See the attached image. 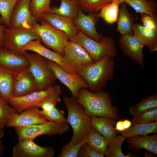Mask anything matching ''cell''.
I'll return each instance as SVG.
<instances>
[{
    "label": "cell",
    "mask_w": 157,
    "mask_h": 157,
    "mask_svg": "<svg viewBox=\"0 0 157 157\" xmlns=\"http://www.w3.org/2000/svg\"><path fill=\"white\" fill-rule=\"evenodd\" d=\"M18 0H0V15L4 24L8 27L10 16Z\"/></svg>",
    "instance_id": "36"
},
{
    "label": "cell",
    "mask_w": 157,
    "mask_h": 157,
    "mask_svg": "<svg viewBox=\"0 0 157 157\" xmlns=\"http://www.w3.org/2000/svg\"><path fill=\"white\" fill-rule=\"evenodd\" d=\"M63 56L76 73L81 67L94 62L82 47L76 42L70 40H68L64 47Z\"/></svg>",
    "instance_id": "9"
},
{
    "label": "cell",
    "mask_w": 157,
    "mask_h": 157,
    "mask_svg": "<svg viewBox=\"0 0 157 157\" xmlns=\"http://www.w3.org/2000/svg\"><path fill=\"white\" fill-rule=\"evenodd\" d=\"M124 2L137 13H147L151 17H157L156 3L153 0H124Z\"/></svg>",
    "instance_id": "29"
},
{
    "label": "cell",
    "mask_w": 157,
    "mask_h": 157,
    "mask_svg": "<svg viewBox=\"0 0 157 157\" xmlns=\"http://www.w3.org/2000/svg\"><path fill=\"white\" fill-rule=\"evenodd\" d=\"M54 85L44 90L36 91L26 95L13 97L8 101L9 104L13 108L17 113L31 107L38 106L40 102L53 90Z\"/></svg>",
    "instance_id": "17"
},
{
    "label": "cell",
    "mask_w": 157,
    "mask_h": 157,
    "mask_svg": "<svg viewBox=\"0 0 157 157\" xmlns=\"http://www.w3.org/2000/svg\"><path fill=\"white\" fill-rule=\"evenodd\" d=\"M47 61L49 67L53 72L56 79L67 87L71 92L72 97L76 98L81 88H89L87 83L77 73L67 72L55 62L48 59Z\"/></svg>",
    "instance_id": "10"
},
{
    "label": "cell",
    "mask_w": 157,
    "mask_h": 157,
    "mask_svg": "<svg viewBox=\"0 0 157 157\" xmlns=\"http://www.w3.org/2000/svg\"><path fill=\"white\" fill-rule=\"evenodd\" d=\"M117 131L126 138L135 135L146 136L151 133H157V121L148 123L137 124L123 131Z\"/></svg>",
    "instance_id": "27"
},
{
    "label": "cell",
    "mask_w": 157,
    "mask_h": 157,
    "mask_svg": "<svg viewBox=\"0 0 157 157\" xmlns=\"http://www.w3.org/2000/svg\"><path fill=\"white\" fill-rule=\"evenodd\" d=\"M119 42L124 54L141 67H145L143 51L144 46L133 35H122L119 39Z\"/></svg>",
    "instance_id": "15"
},
{
    "label": "cell",
    "mask_w": 157,
    "mask_h": 157,
    "mask_svg": "<svg viewBox=\"0 0 157 157\" xmlns=\"http://www.w3.org/2000/svg\"><path fill=\"white\" fill-rule=\"evenodd\" d=\"M4 24H0V47H3L4 37V31L6 28Z\"/></svg>",
    "instance_id": "43"
},
{
    "label": "cell",
    "mask_w": 157,
    "mask_h": 157,
    "mask_svg": "<svg viewBox=\"0 0 157 157\" xmlns=\"http://www.w3.org/2000/svg\"><path fill=\"white\" fill-rule=\"evenodd\" d=\"M18 72L0 66V97L7 101L13 97V85Z\"/></svg>",
    "instance_id": "24"
},
{
    "label": "cell",
    "mask_w": 157,
    "mask_h": 157,
    "mask_svg": "<svg viewBox=\"0 0 157 157\" xmlns=\"http://www.w3.org/2000/svg\"><path fill=\"white\" fill-rule=\"evenodd\" d=\"M90 117H106L115 119L119 118L118 109L113 105L110 93L103 90L92 92L81 88L75 98Z\"/></svg>",
    "instance_id": "1"
},
{
    "label": "cell",
    "mask_w": 157,
    "mask_h": 157,
    "mask_svg": "<svg viewBox=\"0 0 157 157\" xmlns=\"http://www.w3.org/2000/svg\"><path fill=\"white\" fill-rule=\"evenodd\" d=\"M123 121L125 130L130 127L131 125V121L128 119H125Z\"/></svg>",
    "instance_id": "45"
},
{
    "label": "cell",
    "mask_w": 157,
    "mask_h": 157,
    "mask_svg": "<svg viewBox=\"0 0 157 157\" xmlns=\"http://www.w3.org/2000/svg\"><path fill=\"white\" fill-rule=\"evenodd\" d=\"M30 63L24 55L17 54L9 49L0 47V66L17 72L28 69Z\"/></svg>",
    "instance_id": "18"
},
{
    "label": "cell",
    "mask_w": 157,
    "mask_h": 157,
    "mask_svg": "<svg viewBox=\"0 0 157 157\" xmlns=\"http://www.w3.org/2000/svg\"><path fill=\"white\" fill-rule=\"evenodd\" d=\"M140 15L143 26L150 29L157 30V17L145 13H140Z\"/></svg>",
    "instance_id": "41"
},
{
    "label": "cell",
    "mask_w": 157,
    "mask_h": 157,
    "mask_svg": "<svg viewBox=\"0 0 157 157\" xmlns=\"http://www.w3.org/2000/svg\"><path fill=\"white\" fill-rule=\"evenodd\" d=\"M69 125L67 123L49 121L41 124L27 127L15 128L18 140L24 139L34 140L40 135H61L67 131Z\"/></svg>",
    "instance_id": "7"
},
{
    "label": "cell",
    "mask_w": 157,
    "mask_h": 157,
    "mask_svg": "<svg viewBox=\"0 0 157 157\" xmlns=\"http://www.w3.org/2000/svg\"><path fill=\"white\" fill-rule=\"evenodd\" d=\"M63 100L68 113L67 123L72 127L73 134L69 142L78 143L87 136L92 127L90 117L75 98L64 97Z\"/></svg>",
    "instance_id": "3"
},
{
    "label": "cell",
    "mask_w": 157,
    "mask_h": 157,
    "mask_svg": "<svg viewBox=\"0 0 157 157\" xmlns=\"http://www.w3.org/2000/svg\"><path fill=\"white\" fill-rule=\"evenodd\" d=\"M0 24H4L3 23V21L0 15Z\"/></svg>",
    "instance_id": "50"
},
{
    "label": "cell",
    "mask_w": 157,
    "mask_h": 157,
    "mask_svg": "<svg viewBox=\"0 0 157 157\" xmlns=\"http://www.w3.org/2000/svg\"><path fill=\"white\" fill-rule=\"evenodd\" d=\"M39 91L37 83L28 69L17 73L13 88V97L24 96Z\"/></svg>",
    "instance_id": "19"
},
{
    "label": "cell",
    "mask_w": 157,
    "mask_h": 157,
    "mask_svg": "<svg viewBox=\"0 0 157 157\" xmlns=\"http://www.w3.org/2000/svg\"><path fill=\"white\" fill-rule=\"evenodd\" d=\"M129 149L137 152L144 149L157 154V135H135L127 138L126 140Z\"/></svg>",
    "instance_id": "21"
},
{
    "label": "cell",
    "mask_w": 157,
    "mask_h": 157,
    "mask_svg": "<svg viewBox=\"0 0 157 157\" xmlns=\"http://www.w3.org/2000/svg\"><path fill=\"white\" fill-rule=\"evenodd\" d=\"M60 0V6L50 8L51 12L73 19L76 18L78 15L79 9L77 0Z\"/></svg>",
    "instance_id": "28"
},
{
    "label": "cell",
    "mask_w": 157,
    "mask_h": 157,
    "mask_svg": "<svg viewBox=\"0 0 157 157\" xmlns=\"http://www.w3.org/2000/svg\"><path fill=\"white\" fill-rule=\"evenodd\" d=\"M109 142L105 137L92 126L87 136V143L93 150L104 156Z\"/></svg>",
    "instance_id": "26"
},
{
    "label": "cell",
    "mask_w": 157,
    "mask_h": 157,
    "mask_svg": "<svg viewBox=\"0 0 157 157\" xmlns=\"http://www.w3.org/2000/svg\"><path fill=\"white\" fill-rule=\"evenodd\" d=\"M4 148L3 144L2 139L0 140V156L3 154L4 151Z\"/></svg>",
    "instance_id": "47"
},
{
    "label": "cell",
    "mask_w": 157,
    "mask_h": 157,
    "mask_svg": "<svg viewBox=\"0 0 157 157\" xmlns=\"http://www.w3.org/2000/svg\"><path fill=\"white\" fill-rule=\"evenodd\" d=\"M62 92L61 87L59 85H54L53 90L40 102L38 107L42 110L49 111L56 107L57 104L61 101L60 96Z\"/></svg>",
    "instance_id": "31"
},
{
    "label": "cell",
    "mask_w": 157,
    "mask_h": 157,
    "mask_svg": "<svg viewBox=\"0 0 157 157\" xmlns=\"http://www.w3.org/2000/svg\"><path fill=\"white\" fill-rule=\"evenodd\" d=\"M133 30V35L151 52L157 51V30L149 29L137 23L134 24Z\"/></svg>",
    "instance_id": "22"
},
{
    "label": "cell",
    "mask_w": 157,
    "mask_h": 157,
    "mask_svg": "<svg viewBox=\"0 0 157 157\" xmlns=\"http://www.w3.org/2000/svg\"><path fill=\"white\" fill-rule=\"evenodd\" d=\"M32 24L31 30L40 37L44 44L63 56L64 49L68 41V37L64 32L55 28L46 21L39 20Z\"/></svg>",
    "instance_id": "5"
},
{
    "label": "cell",
    "mask_w": 157,
    "mask_h": 157,
    "mask_svg": "<svg viewBox=\"0 0 157 157\" xmlns=\"http://www.w3.org/2000/svg\"><path fill=\"white\" fill-rule=\"evenodd\" d=\"M31 0H18L11 14L8 27L31 28L33 24L39 19L33 17L30 9Z\"/></svg>",
    "instance_id": "12"
},
{
    "label": "cell",
    "mask_w": 157,
    "mask_h": 157,
    "mask_svg": "<svg viewBox=\"0 0 157 157\" xmlns=\"http://www.w3.org/2000/svg\"><path fill=\"white\" fill-rule=\"evenodd\" d=\"M40 38L31 28H6L4 31L3 47L14 53L24 55L22 48L31 40Z\"/></svg>",
    "instance_id": "8"
},
{
    "label": "cell",
    "mask_w": 157,
    "mask_h": 157,
    "mask_svg": "<svg viewBox=\"0 0 157 157\" xmlns=\"http://www.w3.org/2000/svg\"><path fill=\"white\" fill-rule=\"evenodd\" d=\"M111 2L116 3L119 4H121L122 3L124 2V0H111Z\"/></svg>",
    "instance_id": "48"
},
{
    "label": "cell",
    "mask_w": 157,
    "mask_h": 157,
    "mask_svg": "<svg viewBox=\"0 0 157 157\" xmlns=\"http://www.w3.org/2000/svg\"><path fill=\"white\" fill-rule=\"evenodd\" d=\"M157 121V107L143 111L133 117L132 125L146 124Z\"/></svg>",
    "instance_id": "38"
},
{
    "label": "cell",
    "mask_w": 157,
    "mask_h": 157,
    "mask_svg": "<svg viewBox=\"0 0 157 157\" xmlns=\"http://www.w3.org/2000/svg\"><path fill=\"white\" fill-rule=\"evenodd\" d=\"M115 130L117 131H123L125 130L123 121H119L116 123Z\"/></svg>",
    "instance_id": "44"
},
{
    "label": "cell",
    "mask_w": 157,
    "mask_h": 157,
    "mask_svg": "<svg viewBox=\"0 0 157 157\" xmlns=\"http://www.w3.org/2000/svg\"><path fill=\"white\" fill-rule=\"evenodd\" d=\"M69 40L76 42L88 53L94 62L106 56L114 58L117 54L115 42L110 37L103 36L101 42H98L84 34L79 30L73 37Z\"/></svg>",
    "instance_id": "4"
},
{
    "label": "cell",
    "mask_w": 157,
    "mask_h": 157,
    "mask_svg": "<svg viewBox=\"0 0 157 157\" xmlns=\"http://www.w3.org/2000/svg\"><path fill=\"white\" fill-rule=\"evenodd\" d=\"M126 138L122 135L117 136L110 141L104 156L106 157H138L132 154L129 153L126 155L122 152V144Z\"/></svg>",
    "instance_id": "32"
},
{
    "label": "cell",
    "mask_w": 157,
    "mask_h": 157,
    "mask_svg": "<svg viewBox=\"0 0 157 157\" xmlns=\"http://www.w3.org/2000/svg\"><path fill=\"white\" fill-rule=\"evenodd\" d=\"M115 63L113 58L106 56L99 61L79 68L77 73L87 83L92 92L102 90L107 81L114 77Z\"/></svg>",
    "instance_id": "2"
},
{
    "label": "cell",
    "mask_w": 157,
    "mask_h": 157,
    "mask_svg": "<svg viewBox=\"0 0 157 157\" xmlns=\"http://www.w3.org/2000/svg\"><path fill=\"white\" fill-rule=\"evenodd\" d=\"M99 17L97 13L85 15L79 8L77 16L73 20L78 30L92 39L100 42L103 36L97 31L96 28Z\"/></svg>",
    "instance_id": "16"
},
{
    "label": "cell",
    "mask_w": 157,
    "mask_h": 157,
    "mask_svg": "<svg viewBox=\"0 0 157 157\" xmlns=\"http://www.w3.org/2000/svg\"><path fill=\"white\" fill-rule=\"evenodd\" d=\"M54 151L51 147L38 145L32 139L18 140L13 148V157H52Z\"/></svg>",
    "instance_id": "11"
},
{
    "label": "cell",
    "mask_w": 157,
    "mask_h": 157,
    "mask_svg": "<svg viewBox=\"0 0 157 157\" xmlns=\"http://www.w3.org/2000/svg\"><path fill=\"white\" fill-rule=\"evenodd\" d=\"M87 137L76 144H73L69 142L63 146L58 157H77L80 148L84 143L87 142Z\"/></svg>",
    "instance_id": "39"
},
{
    "label": "cell",
    "mask_w": 157,
    "mask_h": 157,
    "mask_svg": "<svg viewBox=\"0 0 157 157\" xmlns=\"http://www.w3.org/2000/svg\"><path fill=\"white\" fill-rule=\"evenodd\" d=\"M39 113L48 120L59 122L67 123V119L64 116V111L54 107L49 111L38 110Z\"/></svg>",
    "instance_id": "40"
},
{
    "label": "cell",
    "mask_w": 157,
    "mask_h": 157,
    "mask_svg": "<svg viewBox=\"0 0 157 157\" xmlns=\"http://www.w3.org/2000/svg\"><path fill=\"white\" fill-rule=\"evenodd\" d=\"M118 3L111 2L104 6L98 13L99 17L102 18L106 23L112 24L117 20L119 13Z\"/></svg>",
    "instance_id": "33"
},
{
    "label": "cell",
    "mask_w": 157,
    "mask_h": 157,
    "mask_svg": "<svg viewBox=\"0 0 157 157\" xmlns=\"http://www.w3.org/2000/svg\"><path fill=\"white\" fill-rule=\"evenodd\" d=\"M157 107V93H153L142 99L137 104L129 107L130 113L133 117L147 110Z\"/></svg>",
    "instance_id": "30"
},
{
    "label": "cell",
    "mask_w": 157,
    "mask_h": 157,
    "mask_svg": "<svg viewBox=\"0 0 157 157\" xmlns=\"http://www.w3.org/2000/svg\"><path fill=\"white\" fill-rule=\"evenodd\" d=\"M3 129H0V140L3 137L5 133V131Z\"/></svg>",
    "instance_id": "49"
},
{
    "label": "cell",
    "mask_w": 157,
    "mask_h": 157,
    "mask_svg": "<svg viewBox=\"0 0 157 157\" xmlns=\"http://www.w3.org/2000/svg\"><path fill=\"white\" fill-rule=\"evenodd\" d=\"M79 8L89 13H97L111 0H77Z\"/></svg>",
    "instance_id": "34"
},
{
    "label": "cell",
    "mask_w": 157,
    "mask_h": 157,
    "mask_svg": "<svg viewBox=\"0 0 157 157\" xmlns=\"http://www.w3.org/2000/svg\"><path fill=\"white\" fill-rule=\"evenodd\" d=\"M24 55L28 59V70L34 77L39 89L44 90L53 85L56 78L49 67L47 59L37 53L25 52Z\"/></svg>",
    "instance_id": "6"
},
{
    "label": "cell",
    "mask_w": 157,
    "mask_h": 157,
    "mask_svg": "<svg viewBox=\"0 0 157 157\" xmlns=\"http://www.w3.org/2000/svg\"><path fill=\"white\" fill-rule=\"evenodd\" d=\"M92 126L105 137L110 142L117 136V131L113 126L115 119L106 117H90Z\"/></svg>",
    "instance_id": "23"
},
{
    "label": "cell",
    "mask_w": 157,
    "mask_h": 157,
    "mask_svg": "<svg viewBox=\"0 0 157 157\" xmlns=\"http://www.w3.org/2000/svg\"><path fill=\"white\" fill-rule=\"evenodd\" d=\"M121 4L117 20V31L119 32L121 36L126 34L133 35V26L135 19L128 11L126 4L124 2Z\"/></svg>",
    "instance_id": "25"
},
{
    "label": "cell",
    "mask_w": 157,
    "mask_h": 157,
    "mask_svg": "<svg viewBox=\"0 0 157 157\" xmlns=\"http://www.w3.org/2000/svg\"><path fill=\"white\" fill-rule=\"evenodd\" d=\"M104 156L99 154L93 150L87 142L84 143L80 148L78 157H104Z\"/></svg>",
    "instance_id": "42"
},
{
    "label": "cell",
    "mask_w": 157,
    "mask_h": 157,
    "mask_svg": "<svg viewBox=\"0 0 157 157\" xmlns=\"http://www.w3.org/2000/svg\"><path fill=\"white\" fill-rule=\"evenodd\" d=\"M51 0H31L30 9L32 15L38 19L42 14L51 13L50 2Z\"/></svg>",
    "instance_id": "35"
},
{
    "label": "cell",
    "mask_w": 157,
    "mask_h": 157,
    "mask_svg": "<svg viewBox=\"0 0 157 157\" xmlns=\"http://www.w3.org/2000/svg\"><path fill=\"white\" fill-rule=\"evenodd\" d=\"M38 19L44 20L57 29L64 32L68 38L74 36L78 30L74 24L72 19L51 12L41 15Z\"/></svg>",
    "instance_id": "20"
},
{
    "label": "cell",
    "mask_w": 157,
    "mask_h": 157,
    "mask_svg": "<svg viewBox=\"0 0 157 157\" xmlns=\"http://www.w3.org/2000/svg\"><path fill=\"white\" fill-rule=\"evenodd\" d=\"M38 107L35 106L26 109L20 114L16 112L10 117L6 126L20 128L45 123L48 120L38 112Z\"/></svg>",
    "instance_id": "13"
},
{
    "label": "cell",
    "mask_w": 157,
    "mask_h": 157,
    "mask_svg": "<svg viewBox=\"0 0 157 157\" xmlns=\"http://www.w3.org/2000/svg\"><path fill=\"white\" fill-rule=\"evenodd\" d=\"M41 42L40 38L31 40L22 47V50L23 52L28 50L34 51L48 60L55 62L64 71L71 73H76L61 55L46 48L42 44Z\"/></svg>",
    "instance_id": "14"
},
{
    "label": "cell",
    "mask_w": 157,
    "mask_h": 157,
    "mask_svg": "<svg viewBox=\"0 0 157 157\" xmlns=\"http://www.w3.org/2000/svg\"><path fill=\"white\" fill-rule=\"evenodd\" d=\"M16 112L7 101L0 97V129H3L10 117Z\"/></svg>",
    "instance_id": "37"
},
{
    "label": "cell",
    "mask_w": 157,
    "mask_h": 157,
    "mask_svg": "<svg viewBox=\"0 0 157 157\" xmlns=\"http://www.w3.org/2000/svg\"><path fill=\"white\" fill-rule=\"evenodd\" d=\"M156 155L147 150H145L144 152V155L146 157H156Z\"/></svg>",
    "instance_id": "46"
}]
</instances>
